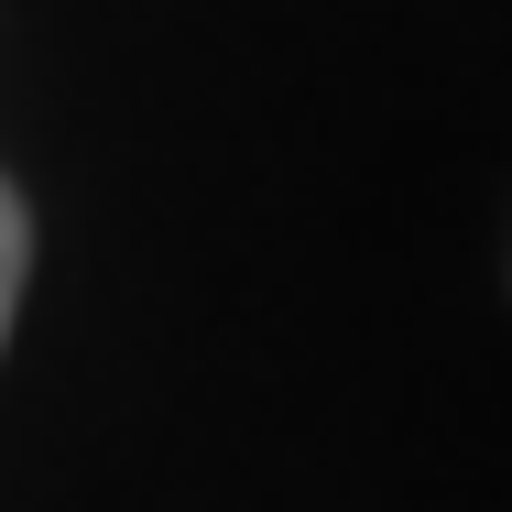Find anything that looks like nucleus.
<instances>
[{
  "label": "nucleus",
  "mask_w": 512,
  "mask_h": 512,
  "mask_svg": "<svg viewBox=\"0 0 512 512\" xmlns=\"http://www.w3.org/2000/svg\"><path fill=\"white\" fill-rule=\"evenodd\" d=\"M22 284H33V207L0 175V349H11V316H22Z\"/></svg>",
  "instance_id": "obj_1"
}]
</instances>
